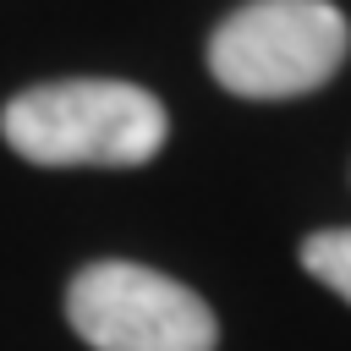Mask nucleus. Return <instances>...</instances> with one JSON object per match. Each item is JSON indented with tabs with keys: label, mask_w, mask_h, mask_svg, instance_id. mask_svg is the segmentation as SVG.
Masks as SVG:
<instances>
[{
	"label": "nucleus",
	"mask_w": 351,
	"mask_h": 351,
	"mask_svg": "<svg viewBox=\"0 0 351 351\" xmlns=\"http://www.w3.org/2000/svg\"><path fill=\"white\" fill-rule=\"evenodd\" d=\"M66 318L93 351H214L219 324L208 302L126 258L88 263L66 291Z\"/></svg>",
	"instance_id": "nucleus-3"
},
{
	"label": "nucleus",
	"mask_w": 351,
	"mask_h": 351,
	"mask_svg": "<svg viewBox=\"0 0 351 351\" xmlns=\"http://www.w3.org/2000/svg\"><path fill=\"white\" fill-rule=\"evenodd\" d=\"M5 143L33 165H148L165 148V104L115 77H66L16 93L0 115Z\"/></svg>",
	"instance_id": "nucleus-1"
},
{
	"label": "nucleus",
	"mask_w": 351,
	"mask_h": 351,
	"mask_svg": "<svg viewBox=\"0 0 351 351\" xmlns=\"http://www.w3.org/2000/svg\"><path fill=\"white\" fill-rule=\"evenodd\" d=\"M351 49L329 0H247L208 38V71L241 99H296L324 88Z\"/></svg>",
	"instance_id": "nucleus-2"
},
{
	"label": "nucleus",
	"mask_w": 351,
	"mask_h": 351,
	"mask_svg": "<svg viewBox=\"0 0 351 351\" xmlns=\"http://www.w3.org/2000/svg\"><path fill=\"white\" fill-rule=\"evenodd\" d=\"M302 269L313 280H324L335 296L351 302V225L346 230H318L302 241Z\"/></svg>",
	"instance_id": "nucleus-4"
}]
</instances>
